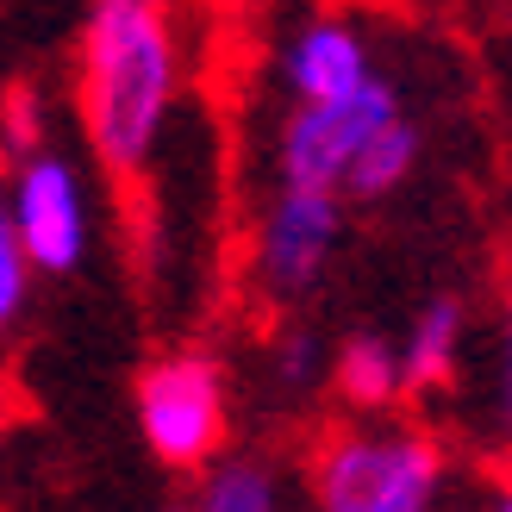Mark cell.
<instances>
[{
	"label": "cell",
	"instance_id": "cell-3",
	"mask_svg": "<svg viewBox=\"0 0 512 512\" xmlns=\"http://www.w3.org/2000/svg\"><path fill=\"white\" fill-rule=\"evenodd\" d=\"M0 207H7L13 232L32 256L38 275H75L94 250V188L88 169L57 150L50 138L13 150V169L0 182Z\"/></svg>",
	"mask_w": 512,
	"mask_h": 512
},
{
	"label": "cell",
	"instance_id": "cell-14",
	"mask_svg": "<svg viewBox=\"0 0 512 512\" xmlns=\"http://www.w3.org/2000/svg\"><path fill=\"white\" fill-rule=\"evenodd\" d=\"M275 369H281L288 388H306V381H319V356H313V344H306V338H288V344L275 350Z\"/></svg>",
	"mask_w": 512,
	"mask_h": 512
},
{
	"label": "cell",
	"instance_id": "cell-4",
	"mask_svg": "<svg viewBox=\"0 0 512 512\" xmlns=\"http://www.w3.org/2000/svg\"><path fill=\"white\" fill-rule=\"evenodd\" d=\"M138 438L163 469L194 475L232 438V388L207 350H169L138 375Z\"/></svg>",
	"mask_w": 512,
	"mask_h": 512
},
{
	"label": "cell",
	"instance_id": "cell-15",
	"mask_svg": "<svg viewBox=\"0 0 512 512\" xmlns=\"http://www.w3.org/2000/svg\"><path fill=\"white\" fill-rule=\"evenodd\" d=\"M13 425H19V388H13V375L0 369V444H7Z\"/></svg>",
	"mask_w": 512,
	"mask_h": 512
},
{
	"label": "cell",
	"instance_id": "cell-12",
	"mask_svg": "<svg viewBox=\"0 0 512 512\" xmlns=\"http://www.w3.org/2000/svg\"><path fill=\"white\" fill-rule=\"evenodd\" d=\"M32 294H38V269H32V256H25L7 207H0V338H13V331L25 325Z\"/></svg>",
	"mask_w": 512,
	"mask_h": 512
},
{
	"label": "cell",
	"instance_id": "cell-8",
	"mask_svg": "<svg viewBox=\"0 0 512 512\" xmlns=\"http://www.w3.org/2000/svg\"><path fill=\"white\" fill-rule=\"evenodd\" d=\"M463 344H469V319H463V300L438 294L431 306H419V319L406 325L400 338V369H406V394H431L444 388L463 363Z\"/></svg>",
	"mask_w": 512,
	"mask_h": 512
},
{
	"label": "cell",
	"instance_id": "cell-7",
	"mask_svg": "<svg viewBox=\"0 0 512 512\" xmlns=\"http://www.w3.org/2000/svg\"><path fill=\"white\" fill-rule=\"evenodd\" d=\"M369 75H375L369 38L350 19H306L281 44V88H288V100H338L350 88H363Z\"/></svg>",
	"mask_w": 512,
	"mask_h": 512
},
{
	"label": "cell",
	"instance_id": "cell-10",
	"mask_svg": "<svg viewBox=\"0 0 512 512\" xmlns=\"http://www.w3.org/2000/svg\"><path fill=\"white\" fill-rule=\"evenodd\" d=\"M288 500V481L263 456H213L194 469V506L200 512H275Z\"/></svg>",
	"mask_w": 512,
	"mask_h": 512
},
{
	"label": "cell",
	"instance_id": "cell-6",
	"mask_svg": "<svg viewBox=\"0 0 512 512\" xmlns=\"http://www.w3.org/2000/svg\"><path fill=\"white\" fill-rule=\"evenodd\" d=\"M394 113H400V88L381 82V75H369L363 88L338 100H294L275 132V182H313L344 194V169Z\"/></svg>",
	"mask_w": 512,
	"mask_h": 512
},
{
	"label": "cell",
	"instance_id": "cell-2",
	"mask_svg": "<svg viewBox=\"0 0 512 512\" xmlns=\"http://www.w3.org/2000/svg\"><path fill=\"white\" fill-rule=\"evenodd\" d=\"M306 488L325 512H431L450 488V456L419 425L363 419L313 450Z\"/></svg>",
	"mask_w": 512,
	"mask_h": 512
},
{
	"label": "cell",
	"instance_id": "cell-9",
	"mask_svg": "<svg viewBox=\"0 0 512 512\" xmlns=\"http://www.w3.org/2000/svg\"><path fill=\"white\" fill-rule=\"evenodd\" d=\"M331 388H338L356 413H388L406 394V369H400V344L381 331H356L344 350L331 356Z\"/></svg>",
	"mask_w": 512,
	"mask_h": 512
},
{
	"label": "cell",
	"instance_id": "cell-1",
	"mask_svg": "<svg viewBox=\"0 0 512 512\" xmlns=\"http://www.w3.org/2000/svg\"><path fill=\"white\" fill-rule=\"evenodd\" d=\"M182 0H88L75 50V113L94 163L144 175L182 107Z\"/></svg>",
	"mask_w": 512,
	"mask_h": 512
},
{
	"label": "cell",
	"instance_id": "cell-13",
	"mask_svg": "<svg viewBox=\"0 0 512 512\" xmlns=\"http://www.w3.org/2000/svg\"><path fill=\"white\" fill-rule=\"evenodd\" d=\"M488 419H494V438L512 450V300H506V325H500V363H494Z\"/></svg>",
	"mask_w": 512,
	"mask_h": 512
},
{
	"label": "cell",
	"instance_id": "cell-5",
	"mask_svg": "<svg viewBox=\"0 0 512 512\" xmlns=\"http://www.w3.org/2000/svg\"><path fill=\"white\" fill-rule=\"evenodd\" d=\"M338 244H344V194L338 188L275 182V194L256 213L250 275L269 300H300L325 281Z\"/></svg>",
	"mask_w": 512,
	"mask_h": 512
},
{
	"label": "cell",
	"instance_id": "cell-16",
	"mask_svg": "<svg viewBox=\"0 0 512 512\" xmlns=\"http://www.w3.org/2000/svg\"><path fill=\"white\" fill-rule=\"evenodd\" d=\"M500 506H506V512H512V481H506V494H500Z\"/></svg>",
	"mask_w": 512,
	"mask_h": 512
},
{
	"label": "cell",
	"instance_id": "cell-11",
	"mask_svg": "<svg viewBox=\"0 0 512 512\" xmlns=\"http://www.w3.org/2000/svg\"><path fill=\"white\" fill-rule=\"evenodd\" d=\"M419 150H425V138H419V125L406 119V107H400L363 150H356V163L344 169V200H388V194H400L406 182H413V169H419Z\"/></svg>",
	"mask_w": 512,
	"mask_h": 512
}]
</instances>
